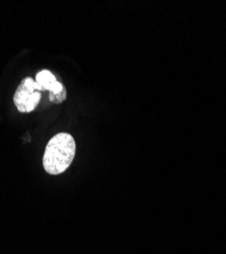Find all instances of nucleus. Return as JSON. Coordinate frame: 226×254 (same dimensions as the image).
Masks as SVG:
<instances>
[{
  "instance_id": "3",
  "label": "nucleus",
  "mask_w": 226,
  "mask_h": 254,
  "mask_svg": "<svg viewBox=\"0 0 226 254\" xmlns=\"http://www.w3.org/2000/svg\"><path fill=\"white\" fill-rule=\"evenodd\" d=\"M36 81L40 84L43 91H49V94L59 95L66 89L63 84L57 81L54 74L49 70H42L37 73Z\"/></svg>"
},
{
  "instance_id": "4",
  "label": "nucleus",
  "mask_w": 226,
  "mask_h": 254,
  "mask_svg": "<svg viewBox=\"0 0 226 254\" xmlns=\"http://www.w3.org/2000/svg\"><path fill=\"white\" fill-rule=\"evenodd\" d=\"M49 99L51 102H54V103H63L66 99H67V90L65 89L64 92L59 94V95H52V94H49Z\"/></svg>"
},
{
  "instance_id": "2",
  "label": "nucleus",
  "mask_w": 226,
  "mask_h": 254,
  "mask_svg": "<svg viewBox=\"0 0 226 254\" xmlns=\"http://www.w3.org/2000/svg\"><path fill=\"white\" fill-rule=\"evenodd\" d=\"M43 89L31 77L25 78L18 86L13 96V102L16 108L22 113L32 112L41 99V92Z\"/></svg>"
},
{
  "instance_id": "1",
  "label": "nucleus",
  "mask_w": 226,
  "mask_h": 254,
  "mask_svg": "<svg viewBox=\"0 0 226 254\" xmlns=\"http://www.w3.org/2000/svg\"><path fill=\"white\" fill-rule=\"evenodd\" d=\"M75 156V141L67 132L54 135L47 143L43 166L50 175H58L65 172L71 166Z\"/></svg>"
}]
</instances>
